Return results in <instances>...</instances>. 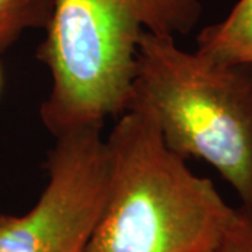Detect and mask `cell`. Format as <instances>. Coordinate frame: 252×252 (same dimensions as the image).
I'll list each match as a JSON object with an SVG mask.
<instances>
[{"mask_svg": "<svg viewBox=\"0 0 252 252\" xmlns=\"http://www.w3.org/2000/svg\"><path fill=\"white\" fill-rule=\"evenodd\" d=\"M107 202L86 252H209L235 213L162 140L153 119L125 111L105 139Z\"/></svg>", "mask_w": 252, "mask_h": 252, "instance_id": "2", "label": "cell"}, {"mask_svg": "<svg viewBox=\"0 0 252 252\" xmlns=\"http://www.w3.org/2000/svg\"><path fill=\"white\" fill-rule=\"evenodd\" d=\"M102 126L55 136L45 162L48 182L21 216L0 215V252H86L102 216L109 182Z\"/></svg>", "mask_w": 252, "mask_h": 252, "instance_id": "4", "label": "cell"}, {"mask_svg": "<svg viewBox=\"0 0 252 252\" xmlns=\"http://www.w3.org/2000/svg\"><path fill=\"white\" fill-rule=\"evenodd\" d=\"M209 252H252V210L235 207V213L220 241Z\"/></svg>", "mask_w": 252, "mask_h": 252, "instance_id": "7", "label": "cell"}, {"mask_svg": "<svg viewBox=\"0 0 252 252\" xmlns=\"http://www.w3.org/2000/svg\"><path fill=\"white\" fill-rule=\"evenodd\" d=\"M127 109L152 118L174 153L210 164L252 210V63L216 62L144 32Z\"/></svg>", "mask_w": 252, "mask_h": 252, "instance_id": "3", "label": "cell"}, {"mask_svg": "<svg viewBox=\"0 0 252 252\" xmlns=\"http://www.w3.org/2000/svg\"><path fill=\"white\" fill-rule=\"evenodd\" d=\"M55 0H0V54L14 45L28 30L45 31Z\"/></svg>", "mask_w": 252, "mask_h": 252, "instance_id": "6", "label": "cell"}, {"mask_svg": "<svg viewBox=\"0 0 252 252\" xmlns=\"http://www.w3.org/2000/svg\"><path fill=\"white\" fill-rule=\"evenodd\" d=\"M1 84H3V76H1V69H0V89H1Z\"/></svg>", "mask_w": 252, "mask_h": 252, "instance_id": "8", "label": "cell"}, {"mask_svg": "<svg viewBox=\"0 0 252 252\" xmlns=\"http://www.w3.org/2000/svg\"><path fill=\"white\" fill-rule=\"evenodd\" d=\"M200 16L199 0H55L45 39L36 49L51 76L39 108L46 130L58 136L122 115L142 35L177 39L188 35Z\"/></svg>", "mask_w": 252, "mask_h": 252, "instance_id": "1", "label": "cell"}, {"mask_svg": "<svg viewBox=\"0 0 252 252\" xmlns=\"http://www.w3.org/2000/svg\"><path fill=\"white\" fill-rule=\"evenodd\" d=\"M196 52L223 63H252V0H238L220 23L205 27Z\"/></svg>", "mask_w": 252, "mask_h": 252, "instance_id": "5", "label": "cell"}]
</instances>
